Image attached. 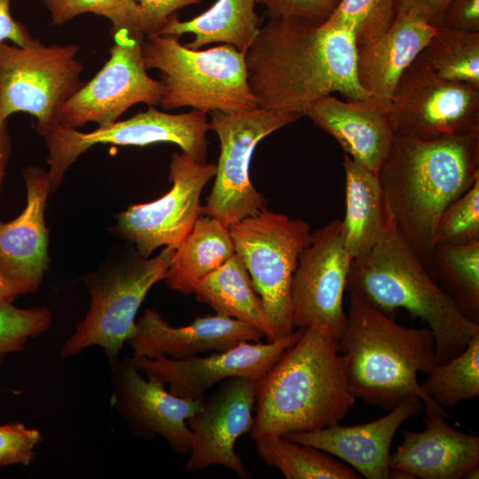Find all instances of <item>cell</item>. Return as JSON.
I'll list each match as a JSON object with an SVG mask.
<instances>
[{"mask_svg":"<svg viewBox=\"0 0 479 479\" xmlns=\"http://www.w3.org/2000/svg\"><path fill=\"white\" fill-rule=\"evenodd\" d=\"M341 0H257L265 6L270 19L296 16L313 25L323 24L334 12Z\"/></svg>","mask_w":479,"mask_h":479,"instance_id":"cell-38","label":"cell"},{"mask_svg":"<svg viewBox=\"0 0 479 479\" xmlns=\"http://www.w3.org/2000/svg\"><path fill=\"white\" fill-rule=\"evenodd\" d=\"M420 384L424 394L441 406L453 407L479 396V334L446 363L436 365Z\"/></svg>","mask_w":479,"mask_h":479,"instance_id":"cell-32","label":"cell"},{"mask_svg":"<svg viewBox=\"0 0 479 479\" xmlns=\"http://www.w3.org/2000/svg\"><path fill=\"white\" fill-rule=\"evenodd\" d=\"M27 293L19 282L4 276L0 272V303L12 302L20 294Z\"/></svg>","mask_w":479,"mask_h":479,"instance_id":"cell-43","label":"cell"},{"mask_svg":"<svg viewBox=\"0 0 479 479\" xmlns=\"http://www.w3.org/2000/svg\"><path fill=\"white\" fill-rule=\"evenodd\" d=\"M49 11L51 23L62 26L83 13L107 19L111 33L129 31L145 35L142 13L136 0H40Z\"/></svg>","mask_w":479,"mask_h":479,"instance_id":"cell-33","label":"cell"},{"mask_svg":"<svg viewBox=\"0 0 479 479\" xmlns=\"http://www.w3.org/2000/svg\"><path fill=\"white\" fill-rule=\"evenodd\" d=\"M208 130L209 122L205 112L192 109L183 114H169L154 106L89 132L54 123L38 132L47 148L51 194L59 186L70 166L94 145L145 146L173 143L194 160L206 161Z\"/></svg>","mask_w":479,"mask_h":479,"instance_id":"cell-10","label":"cell"},{"mask_svg":"<svg viewBox=\"0 0 479 479\" xmlns=\"http://www.w3.org/2000/svg\"><path fill=\"white\" fill-rule=\"evenodd\" d=\"M77 44L0 43V122L15 113L36 119L37 132L57 123L65 103L84 83Z\"/></svg>","mask_w":479,"mask_h":479,"instance_id":"cell-9","label":"cell"},{"mask_svg":"<svg viewBox=\"0 0 479 479\" xmlns=\"http://www.w3.org/2000/svg\"><path fill=\"white\" fill-rule=\"evenodd\" d=\"M306 116L335 138L345 154L378 175L395 137L388 113L371 103L342 101L330 94L318 99Z\"/></svg>","mask_w":479,"mask_h":479,"instance_id":"cell-24","label":"cell"},{"mask_svg":"<svg viewBox=\"0 0 479 479\" xmlns=\"http://www.w3.org/2000/svg\"><path fill=\"white\" fill-rule=\"evenodd\" d=\"M235 253L260 296L272 342L294 331L291 287L298 258L311 240L309 224L267 208L229 226Z\"/></svg>","mask_w":479,"mask_h":479,"instance_id":"cell-8","label":"cell"},{"mask_svg":"<svg viewBox=\"0 0 479 479\" xmlns=\"http://www.w3.org/2000/svg\"><path fill=\"white\" fill-rule=\"evenodd\" d=\"M339 350L347 358L346 380L355 398L391 410L406 399L420 397L425 409L446 414L427 397L418 373L436 365V340L428 327L412 328L365 302L352 293Z\"/></svg>","mask_w":479,"mask_h":479,"instance_id":"cell-5","label":"cell"},{"mask_svg":"<svg viewBox=\"0 0 479 479\" xmlns=\"http://www.w3.org/2000/svg\"><path fill=\"white\" fill-rule=\"evenodd\" d=\"M51 321L45 307L20 309L0 303V365L10 353L22 349L28 339L44 333Z\"/></svg>","mask_w":479,"mask_h":479,"instance_id":"cell-36","label":"cell"},{"mask_svg":"<svg viewBox=\"0 0 479 479\" xmlns=\"http://www.w3.org/2000/svg\"><path fill=\"white\" fill-rule=\"evenodd\" d=\"M193 294L198 302L209 306L216 314L248 324L260 330L268 342H272L263 302L243 261L236 253L205 277Z\"/></svg>","mask_w":479,"mask_h":479,"instance_id":"cell-28","label":"cell"},{"mask_svg":"<svg viewBox=\"0 0 479 479\" xmlns=\"http://www.w3.org/2000/svg\"><path fill=\"white\" fill-rule=\"evenodd\" d=\"M303 328H298L267 343L241 342L231 349L205 357L176 360L161 356L132 357L130 361L146 378L162 385L169 384L171 394L186 399H199L208 389L229 378L259 381L299 340Z\"/></svg>","mask_w":479,"mask_h":479,"instance_id":"cell-16","label":"cell"},{"mask_svg":"<svg viewBox=\"0 0 479 479\" xmlns=\"http://www.w3.org/2000/svg\"><path fill=\"white\" fill-rule=\"evenodd\" d=\"M209 130L220 143L215 182L202 213L230 226L266 209L267 200L249 178L251 157L268 135L301 116L261 107L233 113L210 112Z\"/></svg>","mask_w":479,"mask_h":479,"instance_id":"cell-11","label":"cell"},{"mask_svg":"<svg viewBox=\"0 0 479 479\" xmlns=\"http://www.w3.org/2000/svg\"><path fill=\"white\" fill-rule=\"evenodd\" d=\"M264 334L240 320L213 315L195 318L191 324L172 326L153 309H146L136 321L127 342L133 357H168L180 360L207 351H223L241 342H259Z\"/></svg>","mask_w":479,"mask_h":479,"instance_id":"cell-18","label":"cell"},{"mask_svg":"<svg viewBox=\"0 0 479 479\" xmlns=\"http://www.w3.org/2000/svg\"><path fill=\"white\" fill-rule=\"evenodd\" d=\"M443 27L479 32V0H452Z\"/></svg>","mask_w":479,"mask_h":479,"instance_id":"cell-40","label":"cell"},{"mask_svg":"<svg viewBox=\"0 0 479 479\" xmlns=\"http://www.w3.org/2000/svg\"><path fill=\"white\" fill-rule=\"evenodd\" d=\"M216 171V164L174 152L169 174L171 188L153 201L131 205L119 213L114 232L131 241L142 257H150L161 247L176 249L201 216L200 194Z\"/></svg>","mask_w":479,"mask_h":479,"instance_id":"cell-14","label":"cell"},{"mask_svg":"<svg viewBox=\"0 0 479 479\" xmlns=\"http://www.w3.org/2000/svg\"><path fill=\"white\" fill-rule=\"evenodd\" d=\"M396 15V0H341L326 20L350 29L360 46L383 35Z\"/></svg>","mask_w":479,"mask_h":479,"instance_id":"cell-34","label":"cell"},{"mask_svg":"<svg viewBox=\"0 0 479 479\" xmlns=\"http://www.w3.org/2000/svg\"><path fill=\"white\" fill-rule=\"evenodd\" d=\"M12 138L7 121L0 122V190L4 177V170L11 155Z\"/></svg>","mask_w":479,"mask_h":479,"instance_id":"cell-44","label":"cell"},{"mask_svg":"<svg viewBox=\"0 0 479 479\" xmlns=\"http://www.w3.org/2000/svg\"><path fill=\"white\" fill-rule=\"evenodd\" d=\"M145 68L156 69L164 86V110L191 107L210 112H242L257 107L250 90L244 52L228 44L191 49L179 38L145 35Z\"/></svg>","mask_w":479,"mask_h":479,"instance_id":"cell-6","label":"cell"},{"mask_svg":"<svg viewBox=\"0 0 479 479\" xmlns=\"http://www.w3.org/2000/svg\"><path fill=\"white\" fill-rule=\"evenodd\" d=\"M426 428L403 430V443L390 454L389 468L412 478L460 479L479 466V437L450 427L447 415L426 409Z\"/></svg>","mask_w":479,"mask_h":479,"instance_id":"cell-22","label":"cell"},{"mask_svg":"<svg viewBox=\"0 0 479 479\" xmlns=\"http://www.w3.org/2000/svg\"><path fill=\"white\" fill-rule=\"evenodd\" d=\"M433 240L434 246L479 241V178L443 211Z\"/></svg>","mask_w":479,"mask_h":479,"instance_id":"cell-35","label":"cell"},{"mask_svg":"<svg viewBox=\"0 0 479 479\" xmlns=\"http://www.w3.org/2000/svg\"><path fill=\"white\" fill-rule=\"evenodd\" d=\"M439 27L415 12L397 13L377 40L357 46V78L379 108L388 113L404 71L417 59Z\"/></svg>","mask_w":479,"mask_h":479,"instance_id":"cell-23","label":"cell"},{"mask_svg":"<svg viewBox=\"0 0 479 479\" xmlns=\"http://www.w3.org/2000/svg\"><path fill=\"white\" fill-rule=\"evenodd\" d=\"M175 248L163 247L153 257L138 254L129 261L109 263L84 278L90 306L65 342L61 356L77 355L91 345L101 347L112 365L136 326V315L149 290L164 280Z\"/></svg>","mask_w":479,"mask_h":479,"instance_id":"cell-7","label":"cell"},{"mask_svg":"<svg viewBox=\"0 0 479 479\" xmlns=\"http://www.w3.org/2000/svg\"><path fill=\"white\" fill-rule=\"evenodd\" d=\"M138 4L145 35L159 34L168 20L183 7L202 0H136Z\"/></svg>","mask_w":479,"mask_h":479,"instance_id":"cell-39","label":"cell"},{"mask_svg":"<svg viewBox=\"0 0 479 479\" xmlns=\"http://www.w3.org/2000/svg\"><path fill=\"white\" fill-rule=\"evenodd\" d=\"M258 456L269 466L278 468L287 479H359L347 465L312 446L295 443L282 436L257 439Z\"/></svg>","mask_w":479,"mask_h":479,"instance_id":"cell-30","label":"cell"},{"mask_svg":"<svg viewBox=\"0 0 479 479\" xmlns=\"http://www.w3.org/2000/svg\"><path fill=\"white\" fill-rule=\"evenodd\" d=\"M378 178L397 227L428 269L440 216L479 178V131L430 141L395 135Z\"/></svg>","mask_w":479,"mask_h":479,"instance_id":"cell-2","label":"cell"},{"mask_svg":"<svg viewBox=\"0 0 479 479\" xmlns=\"http://www.w3.org/2000/svg\"><path fill=\"white\" fill-rule=\"evenodd\" d=\"M114 44L101 69L65 103L58 122L77 129L89 122L98 127L115 122L131 106L159 105L164 94L160 80L147 74L142 51L145 35L112 33Z\"/></svg>","mask_w":479,"mask_h":479,"instance_id":"cell-13","label":"cell"},{"mask_svg":"<svg viewBox=\"0 0 479 479\" xmlns=\"http://www.w3.org/2000/svg\"><path fill=\"white\" fill-rule=\"evenodd\" d=\"M452 0H396L397 14L415 12L426 22L436 27H443Z\"/></svg>","mask_w":479,"mask_h":479,"instance_id":"cell-41","label":"cell"},{"mask_svg":"<svg viewBox=\"0 0 479 479\" xmlns=\"http://www.w3.org/2000/svg\"><path fill=\"white\" fill-rule=\"evenodd\" d=\"M257 382L245 377L222 381L202 409L187 420L192 436L188 471L220 465L241 479L252 478L234 447L238 438L251 430Z\"/></svg>","mask_w":479,"mask_h":479,"instance_id":"cell-17","label":"cell"},{"mask_svg":"<svg viewBox=\"0 0 479 479\" xmlns=\"http://www.w3.org/2000/svg\"><path fill=\"white\" fill-rule=\"evenodd\" d=\"M388 116L395 135L430 141L479 131V87L444 79L417 59L404 71Z\"/></svg>","mask_w":479,"mask_h":479,"instance_id":"cell-12","label":"cell"},{"mask_svg":"<svg viewBox=\"0 0 479 479\" xmlns=\"http://www.w3.org/2000/svg\"><path fill=\"white\" fill-rule=\"evenodd\" d=\"M339 341L318 327L299 340L257 382L250 437L282 436L339 423L354 404Z\"/></svg>","mask_w":479,"mask_h":479,"instance_id":"cell-3","label":"cell"},{"mask_svg":"<svg viewBox=\"0 0 479 479\" xmlns=\"http://www.w3.org/2000/svg\"><path fill=\"white\" fill-rule=\"evenodd\" d=\"M417 59L444 79L479 87V32L441 27Z\"/></svg>","mask_w":479,"mask_h":479,"instance_id":"cell-31","label":"cell"},{"mask_svg":"<svg viewBox=\"0 0 479 479\" xmlns=\"http://www.w3.org/2000/svg\"><path fill=\"white\" fill-rule=\"evenodd\" d=\"M115 368L117 403L130 426L141 436L159 435L176 453L187 454L192 436L186 421L202 409L203 398L171 394L161 383L144 379L130 359Z\"/></svg>","mask_w":479,"mask_h":479,"instance_id":"cell-20","label":"cell"},{"mask_svg":"<svg viewBox=\"0 0 479 479\" xmlns=\"http://www.w3.org/2000/svg\"><path fill=\"white\" fill-rule=\"evenodd\" d=\"M245 59L257 107L303 117L334 92L373 104L357 82L351 30L330 20L317 26L296 16L270 19Z\"/></svg>","mask_w":479,"mask_h":479,"instance_id":"cell-1","label":"cell"},{"mask_svg":"<svg viewBox=\"0 0 479 479\" xmlns=\"http://www.w3.org/2000/svg\"><path fill=\"white\" fill-rule=\"evenodd\" d=\"M478 477H479V466L471 468V469L467 473V475H465L464 478H468V479H478Z\"/></svg>","mask_w":479,"mask_h":479,"instance_id":"cell-45","label":"cell"},{"mask_svg":"<svg viewBox=\"0 0 479 479\" xmlns=\"http://www.w3.org/2000/svg\"><path fill=\"white\" fill-rule=\"evenodd\" d=\"M428 270L463 314L479 324V241L436 244Z\"/></svg>","mask_w":479,"mask_h":479,"instance_id":"cell-29","label":"cell"},{"mask_svg":"<svg viewBox=\"0 0 479 479\" xmlns=\"http://www.w3.org/2000/svg\"><path fill=\"white\" fill-rule=\"evenodd\" d=\"M352 260L342 243L340 219L311 232L292 280L294 327H318L340 341L346 327L343 294Z\"/></svg>","mask_w":479,"mask_h":479,"instance_id":"cell-15","label":"cell"},{"mask_svg":"<svg viewBox=\"0 0 479 479\" xmlns=\"http://www.w3.org/2000/svg\"><path fill=\"white\" fill-rule=\"evenodd\" d=\"M346 291L390 318L404 309L427 322L436 340V365L459 355L479 334V324L467 318L433 279L392 215L372 250L352 260Z\"/></svg>","mask_w":479,"mask_h":479,"instance_id":"cell-4","label":"cell"},{"mask_svg":"<svg viewBox=\"0 0 479 479\" xmlns=\"http://www.w3.org/2000/svg\"><path fill=\"white\" fill-rule=\"evenodd\" d=\"M423 407L421 399L413 397L367 423H337L318 430L290 432L282 437L335 456L367 479H387L390 472V445L397 430L407 419L420 414Z\"/></svg>","mask_w":479,"mask_h":479,"instance_id":"cell-19","label":"cell"},{"mask_svg":"<svg viewBox=\"0 0 479 479\" xmlns=\"http://www.w3.org/2000/svg\"><path fill=\"white\" fill-rule=\"evenodd\" d=\"M41 433L21 423L0 425V467L28 465L35 459L34 449Z\"/></svg>","mask_w":479,"mask_h":479,"instance_id":"cell-37","label":"cell"},{"mask_svg":"<svg viewBox=\"0 0 479 479\" xmlns=\"http://www.w3.org/2000/svg\"><path fill=\"white\" fill-rule=\"evenodd\" d=\"M256 3L257 0H216L200 15L184 21L177 12L158 35L180 38L185 34H192L193 39L185 44L191 49L221 43L246 53L260 30L255 10Z\"/></svg>","mask_w":479,"mask_h":479,"instance_id":"cell-26","label":"cell"},{"mask_svg":"<svg viewBox=\"0 0 479 479\" xmlns=\"http://www.w3.org/2000/svg\"><path fill=\"white\" fill-rule=\"evenodd\" d=\"M11 2L12 0H0V43L10 42L24 45L33 36L24 24L12 17Z\"/></svg>","mask_w":479,"mask_h":479,"instance_id":"cell-42","label":"cell"},{"mask_svg":"<svg viewBox=\"0 0 479 479\" xmlns=\"http://www.w3.org/2000/svg\"><path fill=\"white\" fill-rule=\"evenodd\" d=\"M345 216L342 243L353 259L366 255L382 237L391 216L378 175L343 156Z\"/></svg>","mask_w":479,"mask_h":479,"instance_id":"cell-25","label":"cell"},{"mask_svg":"<svg viewBox=\"0 0 479 479\" xmlns=\"http://www.w3.org/2000/svg\"><path fill=\"white\" fill-rule=\"evenodd\" d=\"M22 176L26 207L13 220L0 221V272L30 293L39 287L49 264L44 214L51 184L47 171L40 167L24 169Z\"/></svg>","mask_w":479,"mask_h":479,"instance_id":"cell-21","label":"cell"},{"mask_svg":"<svg viewBox=\"0 0 479 479\" xmlns=\"http://www.w3.org/2000/svg\"><path fill=\"white\" fill-rule=\"evenodd\" d=\"M235 254L229 227L220 220L200 216L175 249L165 276L169 289L193 294L197 285Z\"/></svg>","mask_w":479,"mask_h":479,"instance_id":"cell-27","label":"cell"}]
</instances>
